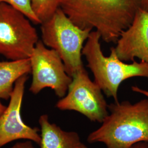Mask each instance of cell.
<instances>
[{
	"label": "cell",
	"instance_id": "cell-1",
	"mask_svg": "<svg viewBox=\"0 0 148 148\" xmlns=\"http://www.w3.org/2000/svg\"><path fill=\"white\" fill-rule=\"evenodd\" d=\"M59 8L84 30L99 32L106 43H116L132 24L140 0H59Z\"/></svg>",
	"mask_w": 148,
	"mask_h": 148
},
{
	"label": "cell",
	"instance_id": "cell-2",
	"mask_svg": "<svg viewBox=\"0 0 148 148\" xmlns=\"http://www.w3.org/2000/svg\"><path fill=\"white\" fill-rule=\"evenodd\" d=\"M108 115L100 127L90 133L87 142L101 143L107 148H131L148 144V98L135 103L129 101L108 105Z\"/></svg>",
	"mask_w": 148,
	"mask_h": 148
},
{
	"label": "cell",
	"instance_id": "cell-3",
	"mask_svg": "<svg viewBox=\"0 0 148 148\" xmlns=\"http://www.w3.org/2000/svg\"><path fill=\"white\" fill-rule=\"evenodd\" d=\"M101 35L93 30L86 40L82 54L87 62V66L93 74L95 82L108 97L118 101V90L126 79L143 77L148 79V63L144 61L125 63L119 58L115 47H111L109 57H106L101 48Z\"/></svg>",
	"mask_w": 148,
	"mask_h": 148
},
{
	"label": "cell",
	"instance_id": "cell-4",
	"mask_svg": "<svg viewBox=\"0 0 148 148\" xmlns=\"http://www.w3.org/2000/svg\"><path fill=\"white\" fill-rule=\"evenodd\" d=\"M41 41L54 50L62 59L71 77L84 67L81 56L84 44L92 31L76 26L60 8L41 24Z\"/></svg>",
	"mask_w": 148,
	"mask_h": 148
},
{
	"label": "cell",
	"instance_id": "cell-5",
	"mask_svg": "<svg viewBox=\"0 0 148 148\" xmlns=\"http://www.w3.org/2000/svg\"><path fill=\"white\" fill-rule=\"evenodd\" d=\"M32 23L21 11L0 3V55L9 60L30 58L39 41Z\"/></svg>",
	"mask_w": 148,
	"mask_h": 148
},
{
	"label": "cell",
	"instance_id": "cell-6",
	"mask_svg": "<svg viewBox=\"0 0 148 148\" xmlns=\"http://www.w3.org/2000/svg\"><path fill=\"white\" fill-rule=\"evenodd\" d=\"M72 78L66 95L57 101L56 108L78 112L90 121L101 123L109 112L101 88L90 79L84 67Z\"/></svg>",
	"mask_w": 148,
	"mask_h": 148
},
{
	"label": "cell",
	"instance_id": "cell-7",
	"mask_svg": "<svg viewBox=\"0 0 148 148\" xmlns=\"http://www.w3.org/2000/svg\"><path fill=\"white\" fill-rule=\"evenodd\" d=\"M29 59L32 74L30 92L37 95L43 89L50 88L60 98L66 95L73 78L67 74L58 53L39 40Z\"/></svg>",
	"mask_w": 148,
	"mask_h": 148
},
{
	"label": "cell",
	"instance_id": "cell-8",
	"mask_svg": "<svg viewBox=\"0 0 148 148\" xmlns=\"http://www.w3.org/2000/svg\"><path fill=\"white\" fill-rule=\"evenodd\" d=\"M27 75L22 76L16 82L10 102L0 116V148L17 140H30L37 144L41 142V135L37 128L24 123L21 110Z\"/></svg>",
	"mask_w": 148,
	"mask_h": 148
},
{
	"label": "cell",
	"instance_id": "cell-9",
	"mask_svg": "<svg viewBox=\"0 0 148 148\" xmlns=\"http://www.w3.org/2000/svg\"><path fill=\"white\" fill-rule=\"evenodd\" d=\"M123 62L138 58L148 63V12L139 8L131 25L122 32L115 47Z\"/></svg>",
	"mask_w": 148,
	"mask_h": 148
},
{
	"label": "cell",
	"instance_id": "cell-10",
	"mask_svg": "<svg viewBox=\"0 0 148 148\" xmlns=\"http://www.w3.org/2000/svg\"><path fill=\"white\" fill-rule=\"evenodd\" d=\"M41 128L40 148H88L83 143L79 134L74 131H65L43 114L39 117Z\"/></svg>",
	"mask_w": 148,
	"mask_h": 148
},
{
	"label": "cell",
	"instance_id": "cell-11",
	"mask_svg": "<svg viewBox=\"0 0 148 148\" xmlns=\"http://www.w3.org/2000/svg\"><path fill=\"white\" fill-rule=\"evenodd\" d=\"M30 73L29 58L0 62V99L10 100L16 82Z\"/></svg>",
	"mask_w": 148,
	"mask_h": 148
},
{
	"label": "cell",
	"instance_id": "cell-12",
	"mask_svg": "<svg viewBox=\"0 0 148 148\" xmlns=\"http://www.w3.org/2000/svg\"><path fill=\"white\" fill-rule=\"evenodd\" d=\"M32 11L41 23L49 19L59 8V0H30Z\"/></svg>",
	"mask_w": 148,
	"mask_h": 148
},
{
	"label": "cell",
	"instance_id": "cell-13",
	"mask_svg": "<svg viewBox=\"0 0 148 148\" xmlns=\"http://www.w3.org/2000/svg\"><path fill=\"white\" fill-rule=\"evenodd\" d=\"M0 3H5L15 7L23 13L32 23L35 24H41L32 11L30 0H0Z\"/></svg>",
	"mask_w": 148,
	"mask_h": 148
},
{
	"label": "cell",
	"instance_id": "cell-14",
	"mask_svg": "<svg viewBox=\"0 0 148 148\" xmlns=\"http://www.w3.org/2000/svg\"><path fill=\"white\" fill-rule=\"evenodd\" d=\"M10 148H36L32 144V141L27 140L24 142H18Z\"/></svg>",
	"mask_w": 148,
	"mask_h": 148
},
{
	"label": "cell",
	"instance_id": "cell-15",
	"mask_svg": "<svg viewBox=\"0 0 148 148\" xmlns=\"http://www.w3.org/2000/svg\"><path fill=\"white\" fill-rule=\"evenodd\" d=\"M131 88H132V90L133 92L142 94L143 95L146 96L148 98V90L142 89L141 88H140L138 86H132Z\"/></svg>",
	"mask_w": 148,
	"mask_h": 148
},
{
	"label": "cell",
	"instance_id": "cell-16",
	"mask_svg": "<svg viewBox=\"0 0 148 148\" xmlns=\"http://www.w3.org/2000/svg\"><path fill=\"white\" fill-rule=\"evenodd\" d=\"M140 8L148 12V0H140Z\"/></svg>",
	"mask_w": 148,
	"mask_h": 148
},
{
	"label": "cell",
	"instance_id": "cell-17",
	"mask_svg": "<svg viewBox=\"0 0 148 148\" xmlns=\"http://www.w3.org/2000/svg\"><path fill=\"white\" fill-rule=\"evenodd\" d=\"M131 148H148V144L144 142L137 143L134 145Z\"/></svg>",
	"mask_w": 148,
	"mask_h": 148
},
{
	"label": "cell",
	"instance_id": "cell-18",
	"mask_svg": "<svg viewBox=\"0 0 148 148\" xmlns=\"http://www.w3.org/2000/svg\"><path fill=\"white\" fill-rule=\"evenodd\" d=\"M6 107H7L6 106L3 104V103L1 102V99H0V116H1V115L3 114V112L5 110Z\"/></svg>",
	"mask_w": 148,
	"mask_h": 148
}]
</instances>
